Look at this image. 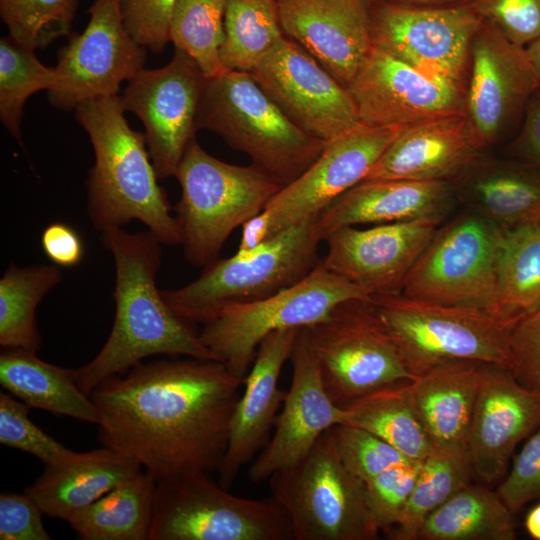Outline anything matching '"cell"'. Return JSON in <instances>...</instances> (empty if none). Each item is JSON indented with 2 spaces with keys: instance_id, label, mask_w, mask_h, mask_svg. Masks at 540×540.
Instances as JSON below:
<instances>
[{
  "instance_id": "cell-38",
  "label": "cell",
  "mask_w": 540,
  "mask_h": 540,
  "mask_svg": "<svg viewBox=\"0 0 540 540\" xmlns=\"http://www.w3.org/2000/svg\"><path fill=\"white\" fill-rule=\"evenodd\" d=\"M224 8L225 0H178L170 20V42L188 54L208 79L227 71L219 58Z\"/></svg>"
},
{
  "instance_id": "cell-24",
  "label": "cell",
  "mask_w": 540,
  "mask_h": 540,
  "mask_svg": "<svg viewBox=\"0 0 540 540\" xmlns=\"http://www.w3.org/2000/svg\"><path fill=\"white\" fill-rule=\"evenodd\" d=\"M299 329L274 331L258 346L243 382L245 390L232 413L227 449L217 470L219 484L226 489L269 441L287 393L279 387L280 373L290 358Z\"/></svg>"
},
{
  "instance_id": "cell-55",
  "label": "cell",
  "mask_w": 540,
  "mask_h": 540,
  "mask_svg": "<svg viewBox=\"0 0 540 540\" xmlns=\"http://www.w3.org/2000/svg\"><path fill=\"white\" fill-rule=\"evenodd\" d=\"M532 225H534L536 228L540 230V218Z\"/></svg>"
},
{
  "instance_id": "cell-48",
  "label": "cell",
  "mask_w": 540,
  "mask_h": 540,
  "mask_svg": "<svg viewBox=\"0 0 540 540\" xmlns=\"http://www.w3.org/2000/svg\"><path fill=\"white\" fill-rule=\"evenodd\" d=\"M43 511L26 492L0 495L1 540H50L42 521Z\"/></svg>"
},
{
  "instance_id": "cell-9",
  "label": "cell",
  "mask_w": 540,
  "mask_h": 540,
  "mask_svg": "<svg viewBox=\"0 0 540 540\" xmlns=\"http://www.w3.org/2000/svg\"><path fill=\"white\" fill-rule=\"evenodd\" d=\"M370 297L320 263L304 279L274 295L221 308L201 324L198 334L215 359L244 380L259 344L270 333L311 326L344 301Z\"/></svg>"
},
{
  "instance_id": "cell-53",
  "label": "cell",
  "mask_w": 540,
  "mask_h": 540,
  "mask_svg": "<svg viewBox=\"0 0 540 540\" xmlns=\"http://www.w3.org/2000/svg\"><path fill=\"white\" fill-rule=\"evenodd\" d=\"M527 533L535 540H540V502L532 507L524 521Z\"/></svg>"
},
{
  "instance_id": "cell-11",
  "label": "cell",
  "mask_w": 540,
  "mask_h": 540,
  "mask_svg": "<svg viewBox=\"0 0 540 540\" xmlns=\"http://www.w3.org/2000/svg\"><path fill=\"white\" fill-rule=\"evenodd\" d=\"M306 328L325 390L340 407L415 379L371 297L344 301Z\"/></svg>"
},
{
  "instance_id": "cell-15",
  "label": "cell",
  "mask_w": 540,
  "mask_h": 540,
  "mask_svg": "<svg viewBox=\"0 0 540 540\" xmlns=\"http://www.w3.org/2000/svg\"><path fill=\"white\" fill-rule=\"evenodd\" d=\"M207 79L188 54L175 48L167 65L143 68L127 81L122 104L145 127L147 149L159 180L175 176L187 145L195 138Z\"/></svg>"
},
{
  "instance_id": "cell-52",
  "label": "cell",
  "mask_w": 540,
  "mask_h": 540,
  "mask_svg": "<svg viewBox=\"0 0 540 540\" xmlns=\"http://www.w3.org/2000/svg\"><path fill=\"white\" fill-rule=\"evenodd\" d=\"M407 7H444L458 5L461 0H375Z\"/></svg>"
},
{
  "instance_id": "cell-46",
  "label": "cell",
  "mask_w": 540,
  "mask_h": 540,
  "mask_svg": "<svg viewBox=\"0 0 540 540\" xmlns=\"http://www.w3.org/2000/svg\"><path fill=\"white\" fill-rule=\"evenodd\" d=\"M496 491L514 514L526 504L540 500V426L527 437Z\"/></svg>"
},
{
  "instance_id": "cell-35",
  "label": "cell",
  "mask_w": 540,
  "mask_h": 540,
  "mask_svg": "<svg viewBox=\"0 0 540 540\" xmlns=\"http://www.w3.org/2000/svg\"><path fill=\"white\" fill-rule=\"evenodd\" d=\"M61 279L62 273L55 264L8 266L0 279V345L3 348L39 350L41 336L36 309Z\"/></svg>"
},
{
  "instance_id": "cell-19",
  "label": "cell",
  "mask_w": 540,
  "mask_h": 540,
  "mask_svg": "<svg viewBox=\"0 0 540 540\" xmlns=\"http://www.w3.org/2000/svg\"><path fill=\"white\" fill-rule=\"evenodd\" d=\"M362 123L410 127L465 114L466 90L375 47L347 87Z\"/></svg>"
},
{
  "instance_id": "cell-54",
  "label": "cell",
  "mask_w": 540,
  "mask_h": 540,
  "mask_svg": "<svg viewBox=\"0 0 540 540\" xmlns=\"http://www.w3.org/2000/svg\"><path fill=\"white\" fill-rule=\"evenodd\" d=\"M526 51L536 74L538 87L540 88V37L529 43Z\"/></svg>"
},
{
  "instance_id": "cell-28",
  "label": "cell",
  "mask_w": 540,
  "mask_h": 540,
  "mask_svg": "<svg viewBox=\"0 0 540 540\" xmlns=\"http://www.w3.org/2000/svg\"><path fill=\"white\" fill-rule=\"evenodd\" d=\"M449 182L457 201L503 229L540 218V169L482 151Z\"/></svg>"
},
{
  "instance_id": "cell-32",
  "label": "cell",
  "mask_w": 540,
  "mask_h": 540,
  "mask_svg": "<svg viewBox=\"0 0 540 540\" xmlns=\"http://www.w3.org/2000/svg\"><path fill=\"white\" fill-rule=\"evenodd\" d=\"M514 513L497 491L468 484L423 523L417 540H514Z\"/></svg>"
},
{
  "instance_id": "cell-41",
  "label": "cell",
  "mask_w": 540,
  "mask_h": 540,
  "mask_svg": "<svg viewBox=\"0 0 540 540\" xmlns=\"http://www.w3.org/2000/svg\"><path fill=\"white\" fill-rule=\"evenodd\" d=\"M332 433L344 466L364 483L391 468L415 462L365 429L338 424Z\"/></svg>"
},
{
  "instance_id": "cell-4",
  "label": "cell",
  "mask_w": 540,
  "mask_h": 540,
  "mask_svg": "<svg viewBox=\"0 0 540 540\" xmlns=\"http://www.w3.org/2000/svg\"><path fill=\"white\" fill-rule=\"evenodd\" d=\"M197 129L219 135L282 187L303 174L326 145L293 123L251 74L241 71L207 79Z\"/></svg>"
},
{
  "instance_id": "cell-51",
  "label": "cell",
  "mask_w": 540,
  "mask_h": 540,
  "mask_svg": "<svg viewBox=\"0 0 540 540\" xmlns=\"http://www.w3.org/2000/svg\"><path fill=\"white\" fill-rule=\"evenodd\" d=\"M241 227V239L236 251L237 254H249L267 241L268 225L262 212L250 218Z\"/></svg>"
},
{
  "instance_id": "cell-44",
  "label": "cell",
  "mask_w": 540,
  "mask_h": 540,
  "mask_svg": "<svg viewBox=\"0 0 540 540\" xmlns=\"http://www.w3.org/2000/svg\"><path fill=\"white\" fill-rule=\"evenodd\" d=\"M509 41L528 45L540 37V0H461Z\"/></svg>"
},
{
  "instance_id": "cell-30",
  "label": "cell",
  "mask_w": 540,
  "mask_h": 540,
  "mask_svg": "<svg viewBox=\"0 0 540 540\" xmlns=\"http://www.w3.org/2000/svg\"><path fill=\"white\" fill-rule=\"evenodd\" d=\"M0 383L29 408L99 423L96 405L77 384L76 369L45 362L36 352L4 348L0 354Z\"/></svg>"
},
{
  "instance_id": "cell-23",
  "label": "cell",
  "mask_w": 540,
  "mask_h": 540,
  "mask_svg": "<svg viewBox=\"0 0 540 540\" xmlns=\"http://www.w3.org/2000/svg\"><path fill=\"white\" fill-rule=\"evenodd\" d=\"M286 37L346 88L373 48L375 0H277Z\"/></svg>"
},
{
  "instance_id": "cell-13",
  "label": "cell",
  "mask_w": 540,
  "mask_h": 540,
  "mask_svg": "<svg viewBox=\"0 0 540 540\" xmlns=\"http://www.w3.org/2000/svg\"><path fill=\"white\" fill-rule=\"evenodd\" d=\"M483 19L466 6L407 7L375 2L373 47L466 90L472 41Z\"/></svg>"
},
{
  "instance_id": "cell-34",
  "label": "cell",
  "mask_w": 540,
  "mask_h": 540,
  "mask_svg": "<svg viewBox=\"0 0 540 540\" xmlns=\"http://www.w3.org/2000/svg\"><path fill=\"white\" fill-rule=\"evenodd\" d=\"M540 307V230L504 229L493 315L512 325Z\"/></svg>"
},
{
  "instance_id": "cell-8",
  "label": "cell",
  "mask_w": 540,
  "mask_h": 540,
  "mask_svg": "<svg viewBox=\"0 0 540 540\" xmlns=\"http://www.w3.org/2000/svg\"><path fill=\"white\" fill-rule=\"evenodd\" d=\"M274 498L287 512L295 540H375L366 484L344 466L332 428L295 465L270 476Z\"/></svg>"
},
{
  "instance_id": "cell-45",
  "label": "cell",
  "mask_w": 540,
  "mask_h": 540,
  "mask_svg": "<svg viewBox=\"0 0 540 540\" xmlns=\"http://www.w3.org/2000/svg\"><path fill=\"white\" fill-rule=\"evenodd\" d=\"M177 1L120 0L126 30L152 53H161L170 42V20Z\"/></svg>"
},
{
  "instance_id": "cell-3",
  "label": "cell",
  "mask_w": 540,
  "mask_h": 540,
  "mask_svg": "<svg viewBox=\"0 0 540 540\" xmlns=\"http://www.w3.org/2000/svg\"><path fill=\"white\" fill-rule=\"evenodd\" d=\"M124 112L118 95L75 108V118L89 135L95 155L86 182L88 216L100 232L138 220L162 244L181 245L179 226L158 184L145 134L129 126Z\"/></svg>"
},
{
  "instance_id": "cell-7",
  "label": "cell",
  "mask_w": 540,
  "mask_h": 540,
  "mask_svg": "<svg viewBox=\"0 0 540 540\" xmlns=\"http://www.w3.org/2000/svg\"><path fill=\"white\" fill-rule=\"evenodd\" d=\"M371 300L415 378L453 360L481 361L512 371L511 326L492 313L401 293L371 296Z\"/></svg>"
},
{
  "instance_id": "cell-5",
  "label": "cell",
  "mask_w": 540,
  "mask_h": 540,
  "mask_svg": "<svg viewBox=\"0 0 540 540\" xmlns=\"http://www.w3.org/2000/svg\"><path fill=\"white\" fill-rule=\"evenodd\" d=\"M181 189L175 207L186 260L197 267L218 258L231 233L262 212L282 186L254 165L223 162L196 137L187 145L175 176Z\"/></svg>"
},
{
  "instance_id": "cell-29",
  "label": "cell",
  "mask_w": 540,
  "mask_h": 540,
  "mask_svg": "<svg viewBox=\"0 0 540 540\" xmlns=\"http://www.w3.org/2000/svg\"><path fill=\"white\" fill-rule=\"evenodd\" d=\"M142 469L135 460L103 446L45 465L43 473L24 492L44 514L68 521Z\"/></svg>"
},
{
  "instance_id": "cell-2",
  "label": "cell",
  "mask_w": 540,
  "mask_h": 540,
  "mask_svg": "<svg viewBox=\"0 0 540 540\" xmlns=\"http://www.w3.org/2000/svg\"><path fill=\"white\" fill-rule=\"evenodd\" d=\"M115 263V317L98 354L76 369L77 384L90 396L104 380L122 375L153 355L216 360L191 324L176 315L157 288L163 245L149 230L122 227L101 232Z\"/></svg>"
},
{
  "instance_id": "cell-26",
  "label": "cell",
  "mask_w": 540,
  "mask_h": 540,
  "mask_svg": "<svg viewBox=\"0 0 540 540\" xmlns=\"http://www.w3.org/2000/svg\"><path fill=\"white\" fill-rule=\"evenodd\" d=\"M486 364L447 361L407 383L414 408L435 450L467 465L469 431Z\"/></svg>"
},
{
  "instance_id": "cell-10",
  "label": "cell",
  "mask_w": 540,
  "mask_h": 540,
  "mask_svg": "<svg viewBox=\"0 0 540 540\" xmlns=\"http://www.w3.org/2000/svg\"><path fill=\"white\" fill-rule=\"evenodd\" d=\"M291 539L290 518L274 498L233 495L207 473L157 482L148 540Z\"/></svg>"
},
{
  "instance_id": "cell-27",
  "label": "cell",
  "mask_w": 540,
  "mask_h": 540,
  "mask_svg": "<svg viewBox=\"0 0 540 540\" xmlns=\"http://www.w3.org/2000/svg\"><path fill=\"white\" fill-rule=\"evenodd\" d=\"M481 150L465 114L404 128L364 180L450 181Z\"/></svg>"
},
{
  "instance_id": "cell-14",
  "label": "cell",
  "mask_w": 540,
  "mask_h": 540,
  "mask_svg": "<svg viewBox=\"0 0 540 540\" xmlns=\"http://www.w3.org/2000/svg\"><path fill=\"white\" fill-rule=\"evenodd\" d=\"M84 31L59 49L48 100L61 110L118 95L122 82L144 68L147 49L126 30L120 0H94Z\"/></svg>"
},
{
  "instance_id": "cell-22",
  "label": "cell",
  "mask_w": 540,
  "mask_h": 540,
  "mask_svg": "<svg viewBox=\"0 0 540 540\" xmlns=\"http://www.w3.org/2000/svg\"><path fill=\"white\" fill-rule=\"evenodd\" d=\"M540 426V394L508 368L486 364L468 438L472 475L484 484L503 478L516 446Z\"/></svg>"
},
{
  "instance_id": "cell-31",
  "label": "cell",
  "mask_w": 540,
  "mask_h": 540,
  "mask_svg": "<svg viewBox=\"0 0 540 540\" xmlns=\"http://www.w3.org/2000/svg\"><path fill=\"white\" fill-rule=\"evenodd\" d=\"M156 485L142 469L76 512L68 523L83 540H148Z\"/></svg>"
},
{
  "instance_id": "cell-42",
  "label": "cell",
  "mask_w": 540,
  "mask_h": 540,
  "mask_svg": "<svg viewBox=\"0 0 540 540\" xmlns=\"http://www.w3.org/2000/svg\"><path fill=\"white\" fill-rule=\"evenodd\" d=\"M29 407L5 392L0 393V443L27 452L45 465L56 464L75 452L41 430L28 415Z\"/></svg>"
},
{
  "instance_id": "cell-37",
  "label": "cell",
  "mask_w": 540,
  "mask_h": 540,
  "mask_svg": "<svg viewBox=\"0 0 540 540\" xmlns=\"http://www.w3.org/2000/svg\"><path fill=\"white\" fill-rule=\"evenodd\" d=\"M472 476L469 465L439 451L433 452L422 461L400 518L387 535L394 540H417L426 519L470 484Z\"/></svg>"
},
{
  "instance_id": "cell-17",
  "label": "cell",
  "mask_w": 540,
  "mask_h": 540,
  "mask_svg": "<svg viewBox=\"0 0 540 540\" xmlns=\"http://www.w3.org/2000/svg\"><path fill=\"white\" fill-rule=\"evenodd\" d=\"M404 128L361 122L327 142L316 161L282 187L262 211L268 225L267 240L306 219L317 217L343 193L363 181Z\"/></svg>"
},
{
  "instance_id": "cell-16",
  "label": "cell",
  "mask_w": 540,
  "mask_h": 540,
  "mask_svg": "<svg viewBox=\"0 0 540 540\" xmlns=\"http://www.w3.org/2000/svg\"><path fill=\"white\" fill-rule=\"evenodd\" d=\"M249 73L293 123L316 139L327 143L361 123L348 89L286 36Z\"/></svg>"
},
{
  "instance_id": "cell-1",
  "label": "cell",
  "mask_w": 540,
  "mask_h": 540,
  "mask_svg": "<svg viewBox=\"0 0 540 540\" xmlns=\"http://www.w3.org/2000/svg\"><path fill=\"white\" fill-rule=\"evenodd\" d=\"M243 382L217 360L140 363L91 392L99 441L156 482L218 470Z\"/></svg>"
},
{
  "instance_id": "cell-40",
  "label": "cell",
  "mask_w": 540,
  "mask_h": 540,
  "mask_svg": "<svg viewBox=\"0 0 540 540\" xmlns=\"http://www.w3.org/2000/svg\"><path fill=\"white\" fill-rule=\"evenodd\" d=\"M79 0H0L9 35L33 49H44L69 35Z\"/></svg>"
},
{
  "instance_id": "cell-12",
  "label": "cell",
  "mask_w": 540,
  "mask_h": 540,
  "mask_svg": "<svg viewBox=\"0 0 540 540\" xmlns=\"http://www.w3.org/2000/svg\"><path fill=\"white\" fill-rule=\"evenodd\" d=\"M504 229L467 209L435 232L401 294L493 314Z\"/></svg>"
},
{
  "instance_id": "cell-36",
  "label": "cell",
  "mask_w": 540,
  "mask_h": 540,
  "mask_svg": "<svg viewBox=\"0 0 540 540\" xmlns=\"http://www.w3.org/2000/svg\"><path fill=\"white\" fill-rule=\"evenodd\" d=\"M284 36L277 0H225L219 51L225 70L250 72Z\"/></svg>"
},
{
  "instance_id": "cell-18",
  "label": "cell",
  "mask_w": 540,
  "mask_h": 540,
  "mask_svg": "<svg viewBox=\"0 0 540 540\" xmlns=\"http://www.w3.org/2000/svg\"><path fill=\"white\" fill-rule=\"evenodd\" d=\"M539 89L526 48L482 21L471 48L465 115L477 148L498 142Z\"/></svg>"
},
{
  "instance_id": "cell-6",
  "label": "cell",
  "mask_w": 540,
  "mask_h": 540,
  "mask_svg": "<svg viewBox=\"0 0 540 540\" xmlns=\"http://www.w3.org/2000/svg\"><path fill=\"white\" fill-rule=\"evenodd\" d=\"M316 218L280 232L249 254L217 258L194 281L162 291L165 301L183 320L203 324L223 307L257 301L296 284L321 262Z\"/></svg>"
},
{
  "instance_id": "cell-25",
  "label": "cell",
  "mask_w": 540,
  "mask_h": 540,
  "mask_svg": "<svg viewBox=\"0 0 540 540\" xmlns=\"http://www.w3.org/2000/svg\"><path fill=\"white\" fill-rule=\"evenodd\" d=\"M457 202L446 180H363L338 197L315 219L322 242L332 232L359 224L417 219L442 221Z\"/></svg>"
},
{
  "instance_id": "cell-21",
  "label": "cell",
  "mask_w": 540,
  "mask_h": 540,
  "mask_svg": "<svg viewBox=\"0 0 540 540\" xmlns=\"http://www.w3.org/2000/svg\"><path fill=\"white\" fill-rule=\"evenodd\" d=\"M289 359L292 380L282 410L272 436L248 470L255 484L298 463L326 431L344 421L345 409L325 390L306 327L299 329Z\"/></svg>"
},
{
  "instance_id": "cell-39",
  "label": "cell",
  "mask_w": 540,
  "mask_h": 540,
  "mask_svg": "<svg viewBox=\"0 0 540 540\" xmlns=\"http://www.w3.org/2000/svg\"><path fill=\"white\" fill-rule=\"evenodd\" d=\"M34 51L10 35L0 39V119L21 145L26 100L38 91H48L56 80L55 68L42 64Z\"/></svg>"
},
{
  "instance_id": "cell-49",
  "label": "cell",
  "mask_w": 540,
  "mask_h": 540,
  "mask_svg": "<svg viewBox=\"0 0 540 540\" xmlns=\"http://www.w3.org/2000/svg\"><path fill=\"white\" fill-rule=\"evenodd\" d=\"M41 246L48 259L60 267L78 265L85 254L84 243L78 232L61 221L53 222L43 230Z\"/></svg>"
},
{
  "instance_id": "cell-20",
  "label": "cell",
  "mask_w": 540,
  "mask_h": 540,
  "mask_svg": "<svg viewBox=\"0 0 540 540\" xmlns=\"http://www.w3.org/2000/svg\"><path fill=\"white\" fill-rule=\"evenodd\" d=\"M440 221L417 219L369 229L344 227L324 241L321 265L369 296L400 294L406 277L432 240Z\"/></svg>"
},
{
  "instance_id": "cell-50",
  "label": "cell",
  "mask_w": 540,
  "mask_h": 540,
  "mask_svg": "<svg viewBox=\"0 0 540 540\" xmlns=\"http://www.w3.org/2000/svg\"><path fill=\"white\" fill-rule=\"evenodd\" d=\"M515 160L540 169V88L530 97L518 136L507 147Z\"/></svg>"
},
{
  "instance_id": "cell-43",
  "label": "cell",
  "mask_w": 540,
  "mask_h": 540,
  "mask_svg": "<svg viewBox=\"0 0 540 540\" xmlns=\"http://www.w3.org/2000/svg\"><path fill=\"white\" fill-rule=\"evenodd\" d=\"M421 464L414 462L391 468L365 483L371 514L379 529L386 534L398 522Z\"/></svg>"
},
{
  "instance_id": "cell-47",
  "label": "cell",
  "mask_w": 540,
  "mask_h": 540,
  "mask_svg": "<svg viewBox=\"0 0 540 540\" xmlns=\"http://www.w3.org/2000/svg\"><path fill=\"white\" fill-rule=\"evenodd\" d=\"M509 345L514 377L526 389L540 394V307L512 325Z\"/></svg>"
},
{
  "instance_id": "cell-33",
  "label": "cell",
  "mask_w": 540,
  "mask_h": 540,
  "mask_svg": "<svg viewBox=\"0 0 540 540\" xmlns=\"http://www.w3.org/2000/svg\"><path fill=\"white\" fill-rule=\"evenodd\" d=\"M407 383L386 386L344 406L342 424L365 429L408 459L422 462L436 450L414 408Z\"/></svg>"
}]
</instances>
